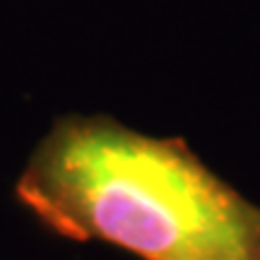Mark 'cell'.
Returning a JSON list of instances; mask_svg holds the SVG:
<instances>
[{
	"mask_svg": "<svg viewBox=\"0 0 260 260\" xmlns=\"http://www.w3.org/2000/svg\"><path fill=\"white\" fill-rule=\"evenodd\" d=\"M15 195L70 241H104L142 260H260V205L183 140L152 138L109 116L53 123Z\"/></svg>",
	"mask_w": 260,
	"mask_h": 260,
	"instance_id": "obj_1",
	"label": "cell"
}]
</instances>
